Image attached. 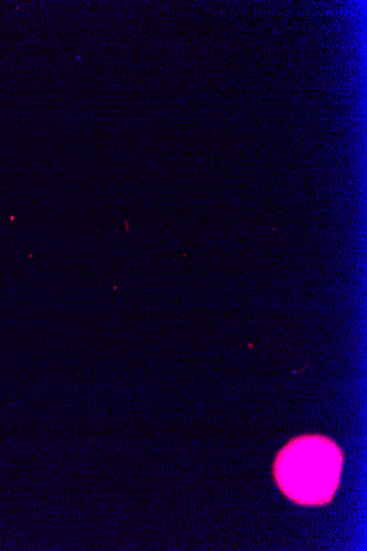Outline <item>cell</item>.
Masks as SVG:
<instances>
[{
    "label": "cell",
    "instance_id": "cell-1",
    "mask_svg": "<svg viewBox=\"0 0 367 551\" xmlns=\"http://www.w3.org/2000/svg\"><path fill=\"white\" fill-rule=\"evenodd\" d=\"M342 466V451L332 439L319 435L302 436L277 456L275 479L293 502L322 506L332 500Z\"/></svg>",
    "mask_w": 367,
    "mask_h": 551
}]
</instances>
